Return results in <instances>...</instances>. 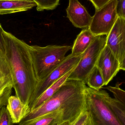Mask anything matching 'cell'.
I'll use <instances>...</instances> for the list:
<instances>
[{
    "mask_svg": "<svg viewBox=\"0 0 125 125\" xmlns=\"http://www.w3.org/2000/svg\"><path fill=\"white\" fill-rule=\"evenodd\" d=\"M14 86L12 75L5 53L0 50V108L7 105Z\"/></svg>",
    "mask_w": 125,
    "mask_h": 125,
    "instance_id": "obj_10",
    "label": "cell"
},
{
    "mask_svg": "<svg viewBox=\"0 0 125 125\" xmlns=\"http://www.w3.org/2000/svg\"><path fill=\"white\" fill-rule=\"evenodd\" d=\"M96 65L101 72L105 86L120 70L119 62L106 45L101 52Z\"/></svg>",
    "mask_w": 125,
    "mask_h": 125,
    "instance_id": "obj_9",
    "label": "cell"
},
{
    "mask_svg": "<svg viewBox=\"0 0 125 125\" xmlns=\"http://www.w3.org/2000/svg\"><path fill=\"white\" fill-rule=\"evenodd\" d=\"M83 82L67 79L60 89L41 106L31 111L18 125H24L55 111L63 112V122H73L86 111L85 89Z\"/></svg>",
    "mask_w": 125,
    "mask_h": 125,
    "instance_id": "obj_2",
    "label": "cell"
},
{
    "mask_svg": "<svg viewBox=\"0 0 125 125\" xmlns=\"http://www.w3.org/2000/svg\"><path fill=\"white\" fill-rule=\"evenodd\" d=\"M6 108L13 123H20L31 111L29 106L23 103L16 96L9 98Z\"/></svg>",
    "mask_w": 125,
    "mask_h": 125,
    "instance_id": "obj_13",
    "label": "cell"
},
{
    "mask_svg": "<svg viewBox=\"0 0 125 125\" xmlns=\"http://www.w3.org/2000/svg\"><path fill=\"white\" fill-rule=\"evenodd\" d=\"M96 36L90 31L89 28L84 29L74 41L71 55L73 56L82 55L89 47Z\"/></svg>",
    "mask_w": 125,
    "mask_h": 125,
    "instance_id": "obj_14",
    "label": "cell"
},
{
    "mask_svg": "<svg viewBox=\"0 0 125 125\" xmlns=\"http://www.w3.org/2000/svg\"><path fill=\"white\" fill-rule=\"evenodd\" d=\"M63 122V112L57 111L43 115L24 125H58Z\"/></svg>",
    "mask_w": 125,
    "mask_h": 125,
    "instance_id": "obj_16",
    "label": "cell"
},
{
    "mask_svg": "<svg viewBox=\"0 0 125 125\" xmlns=\"http://www.w3.org/2000/svg\"><path fill=\"white\" fill-rule=\"evenodd\" d=\"M66 10L67 17L76 28L83 29L89 28L92 17L78 0H69Z\"/></svg>",
    "mask_w": 125,
    "mask_h": 125,
    "instance_id": "obj_11",
    "label": "cell"
},
{
    "mask_svg": "<svg viewBox=\"0 0 125 125\" xmlns=\"http://www.w3.org/2000/svg\"><path fill=\"white\" fill-rule=\"evenodd\" d=\"M74 68L67 73L59 80H58L52 86L47 89L43 93V94L36 101L33 105L31 109V111L39 108L44 103L48 100H49L60 89L63 84L68 79V78Z\"/></svg>",
    "mask_w": 125,
    "mask_h": 125,
    "instance_id": "obj_15",
    "label": "cell"
},
{
    "mask_svg": "<svg viewBox=\"0 0 125 125\" xmlns=\"http://www.w3.org/2000/svg\"><path fill=\"white\" fill-rule=\"evenodd\" d=\"M36 6L32 0H0V15L25 11Z\"/></svg>",
    "mask_w": 125,
    "mask_h": 125,
    "instance_id": "obj_12",
    "label": "cell"
},
{
    "mask_svg": "<svg viewBox=\"0 0 125 125\" xmlns=\"http://www.w3.org/2000/svg\"><path fill=\"white\" fill-rule=\"evenodd\" d=\"M117 0H111L101 8L95 10L89 29L95 36L109 34L116 21Z\"/></svg>",
    "mask_w": 125,
    "mask_h": 125,
    "instance_id": "obj_6",
    "label": "cell"
},
{
    "mask_svg": "<svg viewBox=\"0 0 125 125\" xmlns=\"http://www.w3.org/2000/svg\"><path fill=\"white\" fill-rule=\"evenodd\" d=\"M13 122L9 111L5 106L0 111V125H13Z\"/></svg>",
    "mask_w": 125,
    "mask_h": 125,
    "instance_id": "obj_21",
    "label": "cell"
},
{
    "mask_svg": "<svg viewBox=\"0 0 125 125\" xmlns=\"http://www.w3.org/2000/svg\"><path fill=\"white\" fill-rule=\"evenodd\" d=\"M72 125H92L88 112L86 111L82 113Z\"/></svg>",
    "mask_w": 125,
    "mask_h": 125,
    "instance_id": "obj_22",
    "label": "cell"
},
{
    "mask_svg": "<svg viewBox=\"0 0 125 125\" xmlns=\"http://www.w3.org/2000/svg\"><path fill=\"white\" fill-rule=\"evenodd\" d=\"M37 4V10L39 11L44 10H53L59 4L60 0H32Z\"/></svg>",
    "mask_w": 125,
    "mask_h": 125,
    "instance_id": "obj_19",
    "label": "cell"
},
{
    "mask_svg": "<svg viewBox=\"0 0 125 125\" xmlns=\"http://www.w3.org/2000/svg\"><path fill=\"white\" fill-rule=\"evenodd\" d=\"M5 54L12 75L16 97L29 106L39 81L33 65L30 45L4 31Z\"/></svg>",
    "mask_w": 125,
    "mask_h": 125,
    "instance_id": "obj_1",
    "label": "cell"
},
{
    "mask_svg": "<svg viewBox=\"0 0 125 125\" xmlns=\"http://www.w3.org/2000/svg\"><path fill=\"white\" fill-rule=\"evenodd\" d=\"M90 1L95 8V10L99 9L111 0H89Z\"/></svg>",
    "mask_w": 125,
    "mask_h": 125,
    "instance_id": "obj_24",
    "label": "cell"
},
{
    "mask_svg": "<svg viewBox=\"0 0 125 125\" xmlns=\"http://www.w3.org/2000/svg\"><path fill=\"white\" fill-rule=\"evenodd\" d=\"M105 101L111 111L122 125H125V107L115 98L110 97L104 90Z\"/></svg>",
    "mask_w": 125,
    "mask_h": 125,
    "instance_id": "obj_17",
    "label": "cell"
},
{
    "mask_svg": "<svg viewBox=\"0 0 125 125\" xmlns=\"http://www.w3.org/2000/svg\"><path fill=\"white\" fill-rule=\"evenodd\" d=\"M4 31V30L3 29L0 23V50H1L5 53V45L4 39L3 36Z\"/></svg>",
    "mask_w": 125,
    "mask_h": 125,
    "instance_id": "obj_25",
    "label": "cell"
},
{
    "mask_svg": "<svg viewBox=\"0 0 125 125\" xmlns=\"http://www.w3.org/2000/svg\"><path fill=\"white\" fill-rule=\"evenodd\" d=\"M82 55L73 56L71 54L66 56L62 63L53 71L47 78L39 82L32 96L29 106L30 110L36 101L43 93L59 80L65 74L76 67L81 60Z\"/></svg>",
    "mask_w": 125,
    "mask_h": 125,
    "instance_id": "obj_7",
    "label": "cell"
},
{
    "mask_svg": "<svg viewBox=\"0 0 125 125\" xmlns=\"http://www.w3.org/2000/svg\"><path fill=\"white\" fill-rule=\"evenodd\" d=\"M117 10L119 16L125 18V0H117Z\"/></svg>",
    "mask_w": 125,
    "mask_h": 125,
    "instance_id": "obj_23",
    "label": "cell"
},
{
    "mask_svg": "<svg viewBox=\"0 0 125 125\" xmlns=\"http://www.w3.org/2000/svg\"><path fill=\"white\" fill-rule=\"evenodd\" d=\"M69 45H30V51L36 77L40 82L47 78L65 59L72 49Z\"/></svg>",
    "mask_w": 125,
    "mask_h": 125,
    "instance_id": "obj_3",
    "label": "cell"
},
{
    "mask_svg": "<svg viewBox=\"0 0 125 125\" xmlns=\"http://www.w3.org/2000/svg\"><path fill=\"white\" fill-rule=\"evenodd\" d=\"M106 36H96L89 47L83 53L81 60L68 79L78 80L86 84V81L96 63L102 51L106 45Z\"/></svg>",
    "mask_w": 125,
    "mask_h": 125,
    "instance_id": "obj_5",
    "label": "cell"
},
{
    "mask_svg": "<svg viewBox=\"0 0 125 125\" xmlns=\"http://www.w3.org/2000/svg\"><path fill=\"white\" fill-rule=\"evenodd\" d=\"M120 70L125 71V57L120 62Z\"/></svg>",
    "mask_w": 125,
    "mask_h": 125,
    "instance_id": "obj_26",
    "label": "cell"
},
{
    "mask_svg": "<svg viewBox=\"0 0 125 125\" xmlns=\"http://www.w3.org/2000/svg\"><path fill=\"white\" fill-rule=\"evenodd\" d=\"M85 98L92 125H122L106 103L104 90L86 86Z\"/></svg>",
    "mask_w": 125,
    "mask_h": 125,
    "instance_id": "obj_4",
    "label": "cell"
},
{
    "mask_svg": "<svg viewBox=\"0 0 125 125\" xmlns=\"http://www.w3.org/2000/svg\"><path fill=\"white\" fill-rule=\"evenodd\" d=\"M106 45L120 62L125 57V18L119 16L109 34Z\"/></svg>",
    "mask_w": 125,
    "mask_h": 125,
    "instance_id": "obj_8",
    "label": "cell"
},
{
    "mask_svg": "<svg viewBox=\"0 0 125 125\" xmlns=\"http://www.w3.org/2000/svg\"><path fill=\"white\" fill-rule=\"evenodd\" d=\"M73 123H71L70 122L68 121H65L63 122L62 123L58 124V125H72Z\"/></svg>",
    "mask_w": 125,
    "mask_h": 125,
    "instance_id": "obj_27",
    "label": "cell"
},
{
    "mask_svg": "<svg viewBox=\"0 0 125 125\" xmlns=\"http://www.w3.org/2000/svg\"><path fill=\"white\" fill-rule=\"evenodd\" d=\"M121 84L117 83H116L115 86H108L105 87V89L112 93L115 98L125 107V91L120 87V85Z\"/></svg>",
    "mask_w": 125,
    "mask_h": 125,
    "instance_id": "obj_20",
    "label": "cell"
},
{
    "mask_svg": "<svg viewBox=\"0 0 125 125\" xmlns=\"http://www.w3.org/2000/svg\"><path fill=\"white\" fill-rule=\"evenodd\" d=\"M86 84H87L89 87L97 90H100V89L104 86L103 75L96 65L87 76Z\"/></svg>",
    "mask_w": 125,
    "mask_h": 125,
    "instance_id": "obj_18",
    "label": "cell"
}]
</instances>
